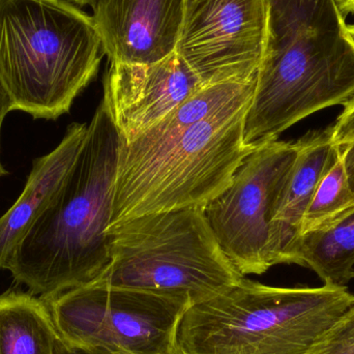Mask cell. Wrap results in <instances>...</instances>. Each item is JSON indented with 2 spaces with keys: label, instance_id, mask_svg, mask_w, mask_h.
Returning <instances> with one entry per match:
<instances>
[{
  "label": "cell",
  "instance_id": "1",
  "mask_svg": "<svg viewBox=\"0 0 354 354\" xmlns=\"http://www.w3.org/2000/svg\"><path fill=\"white\" fill-rule=\"evenodd\" d=\"M256 82L257 75L208 85L132 141L120 138L109 228L145 214L204 207L227 189L253 151L243 134Z\"/></svg>",
  "mask_w": 354,
  "mask_h": 354
},
{
  "label": "cell",
  "instance_id": "5",
  "mask_svg": "<svg viewBox=\"0 0 354 354\" xmlns=\"http://www.w3.org/2000/svg\"><path fill=\"white\" fill-rule=\"evenodd\" d=\"M110 263L95 281L204 303L245 277L227 257L202 206L145 214L108 229Z\"/></svg>",
  "mask_w": 354,
  "mask_h": 354
},
{
  "label": "cell",
  "instance_id": "25",
  "mask_svg": "<svg viewBox=\"0 0 354 354\" xmlns=\"http://www.w3.org/2000/svg\"><path fill=\"white\" fill-rule=\"evenodd\" d=\"M353 279H354V270H353Z\"/></svg>",
  "mask_w": 354,
  "mask_h": 354
},
{
  "label": "cell",
  "instance_id": "23",
  "mask_svg": "<svg viewBox=\"0 0 354 354\" xmlns=\"http://www.w3.org/2000/svg\"><path fill=\"white\" fill-rule=\"evenodd\" d=\"M71 1L74 2L76 6H89L91 4V2L93 1V0H71Z\"/></svg>",
  "mask_w": 354,
  "mask_h": 354
},
{
  "label": "cell",
  "instance_id": "20",
  "mask_svg": "<svg viewBox=\"0 0 354 354\" xmlns=\"http://www.w3.org/2000/svg\"><path fill=\"white\" fill-rule=\"evenodd\" d=\"M339 147H340L341 157L344 164L347 178L354 193V140Z\"/></svg>",
  "mask_w": 354,
  "mask_h": 354
},
{
  "label": "cell",
  "instance_id": "11",
  "mask_svg": "<svg viewBox=\"0 0 354 354\" xmlns=\"http://www.w3.org/2000/svg\"><path fill=\"white\" fill-rule=\"evenodd\" d=\"M185 0H93V23L109 64H155L174 53Z\"/></svg>",
  "mask_w": 354,
  "mask_h": 354
},
{
  "label": "cell",
  "instance_id": "4",
  "mask_svg": "<svg viewBox=\"0 0 354 354\" xmlns=\"http://www.w3.org/2000/svg\"><path fill=\"white\" fill-rule=\"evenodd\" d=\"M353 305L348 287H276L243 278L187 310L176 354H309Z\"/></svg>",
  "mask_w": 354,
  "mask_h": 354
},
{
  "label": "cell",
  "instance_id": "9",
  "mask_svg": "<svg viewBox=\"0 0 354 354\" xmlns=\"http://www.w3.org/2000/svg\"><path fill=\"white\" fill-rule=\"evenodd\" d=\"M268 41V0H185L176 52L212 85L255 77Z\"/></svg>",
  "mask_w": 354,
  "mask_h": 354
},
{
  "label": "cell",
  "instance_id": "19",
  "mask_svg": "<svg viewBox=\"0 0 354 354\" xmlns=\"http://www.w3.org/2000/svg\"><path fill=\"white\" fill-rule=\"evenodd\" d=\"M10 111H12V99L0 81V137H1L2 124H3L4 118ZM8 172L6 171L0 161V177L8 176Z\"/></svg>",
  "mask_w": 354,
  "mask_h": 354
},
{
  "label": "cell",
  "instance_id": "21",
  "mask_svg": "<svg viewBox=\"0 0 354 354\" xmlns=\"http://www.w3.org/2000/svg\"><path fill=\"white\" fill-rule=\"evenodd\" d=\"M54 354H91L87 353V351H82L80 348H76V347L71 346V345L66 344L64 341L60 340L59 344H58L57 348H56L55 353Z\"/></svg>",
  "mask_w": 354,
  "mask_h": 354
},
{
  "label": "cell",
  "instance_id": "15",
  "mask_svg": "<svg viewBox=\"0 0 354 354\" xmlns=\"http://www.w3.org/2000/svg\"><path fill=\"white\" fill-rule=\"evenodd\" d=\"M297 266L315 272L324 284L347 287L353 279L354 209L328 228L303 235Z\"/></svg>",
  "mask_w": 354,
  "mask_h": 354
},
{
  "label": "cell",
  "instance_id": "8",
  "mask_svg": "<svg viewBox=\"0 0 354 354\" xmlns=\"http://www.w3.org/2000/svg\"><path fill=\"white\" fill-rule=\"evenodd\" d=\"M299 147V140L277 139L254 149L237 168L230 185L204 206L214 236L243 277L263 274L274 266L272 208Z\"/></svg>",
  "mask_w": 354,
  "mask_h": 354
},
{
  "label": "cell",
  "instance_id": "18",
  "mask_svg": "<svg viewBox=\"0 0 354 354\" xmlns=\"http://www.w3.org/2000/svg\"><path fill=\"white\" fill-rule=\"evenodd\" d=\"M354 140V97L344 106L342 113L332 124V141L343 147Z\"/></svg>",
  "mask_w": 354,
  "mask_h": 354
},
{
  "label": "cell",
  "instance_id": "13",
  "mask_svg": "<svg viewBox=\"0 0 354 354\" xmlns=\"http://www.w3.org/2000/svg\"><path fill=\"white\" fill-rule=\"evenodd\" d=\"M87 129L88 124H70L62 142L33 161L22 194L0 218L1 270H8L19 243L64 185L82 149Z\"/></svg>",
  "mask_w": 354,
  "mask_h": 354
},
{
  "label": "cell",
  "instance_id": "10",
  "mask_svg": "<svg viewBox=\"0 0 354 354\" xmlns=\"http://www.w3.org/2000/svg\"><path fill=\"white\" fill-rule=\"evenodd\" d=\"M205 86L174 51L155 64H109L102 102L129 142Z\"/></svg>",
  "mask_w": 354,
  "mask_h": 354
},
{
  "label": "cell",
  "instance_id": "7",
  "mask_svg": "<svg viewBox=\"0 0 354 354\" xmlns=\"http://www.w3.org/2000/svg\"><path fill=\"white\" fill-rule=\"evenodd\" d=\"M64 342L91 354H176L189 301L93 281L44 299Z\"/></svg>",
  "mask_w": 354,
  "mask_h": 354
},
{
  "label": "cell",
  "instance_id": "24",
  "mask_svg": "<svg viewBox=\"0 0 354 354\" xmlns=\"http://www.w3.org/2000/svg\"><path fill=\"white\" fill-rule=\"evenodd\" d=\"M347 31H348L349 37L353 39L354 43V24L353 25H347Z\"/></svg>",
  "mask_w": 354,
  "mask_h": 354
},
{
  "label": "cell",
  "instance_id": "6",
  "mask_svg": "<svg viewBox=\"0 0 354 354\" xmlns=\"http://www.w3.org/2000/svg\"><path fill=\"white\" fill-rule=\"evenodd\" d=\"M354 97V43L328 19L301 17L268 44L245 124L254 151L308 116Z\"/></svg>",
  "mask_w": 354,
  "mask_h": 354
},
{
  "label": "cell",
  "instance_id": "12",
  "mask_svg": "<svg viewBox=\"0 0 354 354\" xmlns=\"http://www.w3.org/2000/svg\"><path fill=\"white\" fill-rule=\"evenodd\" d=\"M301 147L281 187L270 221V248L274 266L297 264L301 224L324 174L336 163L340 147L332 141V127L299 139Z\"/></svg>",
  "mask_w": 354,
  "mask_h": 354
},
{
  "label": "cell",
  "instance_id": "14",
  "mask_svg": "<svg viewBox=\"0 0 354 354\" xmlns=\"http://www.w3.org/2000/svg\"><path fill=\"white\" fill-rule=\"evenodd\" d=\"M60 340L41 297L20 291L0 295V354H54Z\"/></svg>",
  "mask_w": 354,
  "mask_h": 354
},
{
  "label": "cell",
  "instance_id": "3",
  "mask_svg": "<svg viewBox=\"0 0 354 354\" xmlns=\"http://www.w3.org/2000/svg\"><path fill=\"white\" fill-rule=\"evenodd\" d=\"M103 55L93 18L71 0H0V81L12 111L68 113Z\"/></svg>",
  "mask_w": 354,
  "mask_h": 354
},
{
  "label": "cell",
  "instance_id": "17",
  "mask_svg": "<svg viewBox=\"0 0 354 354\" xmlns=\"http://www.w3.org/2000/svg\"><path fill=\"white\" fill-rule=\"evenodd\" d=\"M309 354H354V305Z\"/></svg>",
  "mask_w": 354,
  "mask_h": 354
},
{
  "label": "cell",
  "instance_id": "22",
  "mask_svg": "<svg viewBox=\"0 0 354 354\" xmlns=\"http://www.w3.org/2000/svg\"><path fill=\"white\" fill-rule=\"evenodd\" d=\"M341 14L346 17L348 15L354 16V0H335Z\"/></svg>",
  "mask_w": 354,
  "mask_h": 354
},
{
  "label": "cell",
  "instance_id": "16",
  "mask_svg": "<svg viewBox=\"0 0 354 354\" xmlns=\"http://www.w3.org/2000/svg\"><path fill=\"white\" fill-rule=\"evenodd\" d=\"M353 209L354 193L340 155L316 187L304 216L301 237L328 228Z\"/></svg>",
  "mask_w": 354,
  "mask_h": 354
},
{
  "label": "cell",
  "instance_id": "2",
  "mask_svg": "<svg viewBox=\"0 0 354 354\" xmlns=\"http://www.w3.org/2000/svg\"><path fill=\"white\" fill-rule=\"evenodd\" d=\"M120 142L101 102L74 167L8 266L32 295L51 299L97 280L109 266L107 230Z\"/></svg>",
  "mask_w": 354,
  "mask_h": 354
}]
</instances>
